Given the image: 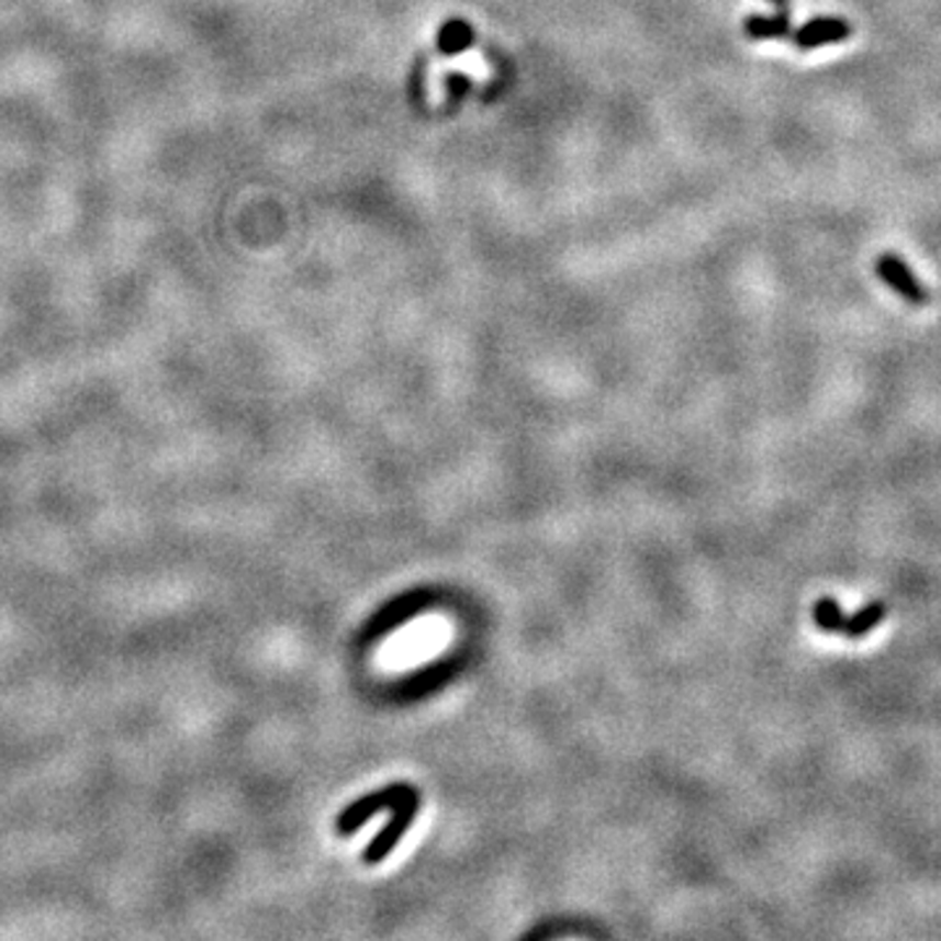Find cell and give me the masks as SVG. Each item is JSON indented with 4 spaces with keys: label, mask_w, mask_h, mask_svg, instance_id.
<instances>
[{
    "label": "cell",
    "mask_w": 941,
    "mask_h": 941,
    "mask_svg": "<svg viewBox=\"0 0 941 941\" xmlns=\"http://www.w3.org/2000/svg\"><path fill=\"white\" fill-rule=\"evenodd\" d=\"M422 806V793L414 787L411 793H405L401 800L393 806V819H390L388 827L382 829L380 834L374 837L372 844H369L367 850H363V863L367 865H377L382 863L384 858L390 855V850L395 848L397 842H401V837L405 834V829L411 827V821H414L416 810Z\"/></svg>",
    "instance_id": "cell-1"
},
{
    "label": "cell",
    "mask_w": 941,
    "mask_h": 941,
    "mask_svg": "<svg viewBox=\"0 0 941 941\" xmlns=\"http://www.w3.org/2000/svg\"><path fill=\"white\" fill-rule=\"evenodd\" d=\"M874 270L876 278L882 280L884 285H889L899 299L908 301L910 306H926L931 301L929 288L920 283L916 272L910 270V265L905 262L903 257H897V254H882L874 262Z\"/></svg>",
    "instance_id": "cell-2"
},
{
    "label": "cell",
    "mask_w": 941,
    "mask_h": 941,
    "mask_svg": "<svg viewBox=\"0 0 941 941\" xmlns=\"http://www.w3.org/2000/svg\"><path fill=\"white\" fill-rule=\"evenodd\" d=\"M411 789L414 787L405 785V782H397V785H388V787L377 789V793L363 795V798L354 800L346 810H343V814L338 816V821H335V829H338L340 837H350L356 832V829H361L363 824L372 819L377 810L393 808L405 793H411Z\"/></svg>",
    "instance_id": "cell-3"
},
{
    "label": "cell",
    "mask_w": 941,
    "mask_h": 941,
    "mask_svg": "<svg viewBox=\"0 0 941 941\" xmlns=\"http://www.w3.org/2000/svg\"><path fill=\"white\" fill-rule=\"evenodd\" d=\"M850 34H853V26H850L848 19L816 16V19H810V22L803 24L800 30H795L793 43L798 45L800 51H816V47H824V45L844 43Z\"/></svg>",
    "instance_id": "cell-4"
},
{
    "label": "cell",
    "mask_w": 941,
    "mask_h": 941,
    "mask_svg": "<svg viewBox=\"0 0 941 941\" xmlns=\"http://www.w3.org/2000/svg\"><path fill=\"white\" fill-rule=\"evenodd\" d=\"M884 617H887V604L884 602H869L861 613H855L853 617H844L840 636L850 638V641H855V638L869 636L871 630L878 628V625L884 623Z\"/></svg>",
    "instance_id": "cell-5"
},
{
    "label": "cell",
    "mask_w": 941,
    "mask_h": 941,
    "mask_svg": "<svg viewBox=\"0 0 941 941\" xmlns=\"http://www.w3.org/2000/svg\"><path fill=\"white\" fill-rule=\"evenodd\" d=\"M743 32H746V37H751V40L787 37L789 34L787 11L774 13V16H761V13H753V16H748L743 22Z\"/></svg>",
    "instance_id": "cell-6"
},
{
    "label": "cell",
    "mask_w": 941,
    "mask_h": 941,
    "mask_svg": "<svg viewBox=\"0 0 941 941\" xmlns=\"http://www.w3.org/2000/svg\"><path fill=\"white\" fill-rule=\"evenodd\" d=\"M473 45V30L463 19H450L443 24V30L437 32V51L445 55H458L469 51Z\"/></svg>",
    "instance_id": "cell-7"
},
{
    "label": "cell",
    "mask_w": 941,
    "mask_h": 941,
    "mask_svg": "<svg viewBox=\"0 0 941 941\" xmlns=\"http://www.w3.org/2000/svg\"><path fill=\"white\" fill-rule=\"evenodd\" d=\"M814 623H816V628L824 630V634L840 636V628L844 623L840 602H834L832 596H824V600L816 602L814 604Z\"/></svg>",
    "instance_id": "cell-8"
},
{
    "label": "cell",
    "mask_w": 941,
    "mask_h": 941,
    "mask_svg": "<svg viewBox=\"0 0 941 941\" xmlns=\"http://www.w3.org/2000/svg\"><path fill=\"white\" fill-rule=\"evenodd\" d=\"M448 87H450V100L458 102L466 92H469V79L456 77V74H452V77H448Z\"/></svg>",
    "instance_id": "cell-9"
},
{
    "label": "cell",
    "mask_w": 941,
    "mask_h": 941,
    "mask_svg": "<svg viewBox=\"0 0 941 941\" xmlns=\"http://www.w3.org/2000/svg\"><path fill=\"white\" fill-rule=\"evenodd\" d=\"M769 3L780 5V9H782V11H785V9H787V0H769Z\"/></svg>",
    "instance_id": "cell-10"
}]
</instances>
